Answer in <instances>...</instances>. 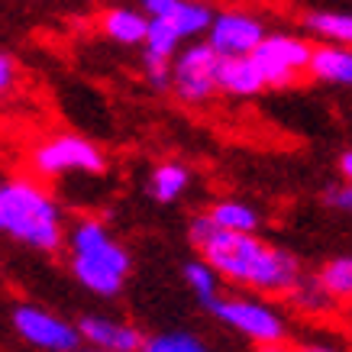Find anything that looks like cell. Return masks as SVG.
<instances>
[{
	"instance_id": "1",
	"label": "cell",
	"mask_w": 352,
	"mask_h": 352,
	"mask_svg": "<svg viewBox=\"0 0 352 352\" xmlns=\"http://www.w3.org/2000/svg\"><path fill=\"white\" fill-rule=\"evenodd\" d=\"M191 239L201 245L207 265L217 268L220 275L262 291H298V262L281 249L258 243L252 233L220 230V226L210 223V217L204 214L197 220H191Z\"/></svg>"
},
{
	"instance_id": "2",
	"label": "cell",
	"mask_w": 352,
	"mask_h": 352,
	"mask_svg": "<svg viewBox=\"0 0 352 352\" xmlns=\"http://www.w3.org/2000/svg\"><path fill=\"white\" fill-rule=\"evenodd\" d=\"M0 233H10L36 249H58V207L32 182L0 184Z\"/></svg>"
},
{
	"instance_id": "3",
	"label": "cell",
	"mask_w": 352,
	"mask_h": 352,
	"mask_svg": "<svg viewBox=\"0 0 352 352\" xmlns=\"http://www.w3.org/2000/svg\"><path fill=\"white\" fill-rule=\"evenodd\" d=\"M249 55L258 65L262 81L268 87H285L307 72L310 45L300 39H291V36H262Z\"/></svg>"
},
{
	"instance_id": "4",
	"label": "cell",
	"mask_w": 352,
	"mask_h": 352,
	"mask_svg": "<svg viewBox=\"0 0 352 352\" xmlns=\"http://www.w3.org/2000/svg\"><path fill=\"white\" fill-rule=\"evenodd\" d=\"M217 58L214 45H191L175 65V91L184 104H204L217 94Z\"/></svg>"
},
{
	"instance_id": "5",
	"label": "cell",
	"mask_w": 352,
	"mask_h": 352,
	"mask_svg": "<svg viewBox=\"0 0 352 352\" xmlns=\"http://www.w3.org/2000/svg\"><path fill=\"white\" fill-rule=\"evenodd\" d=\"M32 168L39 175L62 171H104V155L81 136H58L32 152Z\"/></svg>"
},
{
	"instance_id": "6",
	"label": "cell",
	"mask_w": 352,
	"mask_h": 352,
	"mask_svg": "<svg viewBox=\"0 0 352 352\" xmlns=\"http://www.w3.org/2000/svg\"><path fill=\"white\" fill-rule=\"evenodd\" d=\"M223 323H230L233 330L245 333L249 340L258 342H281L285 340V323L272 307L265 304H252V300H220L214 298L210 307Z\"/></svg>"
},
{
	"instance_id": "7",
	"label": "cell",
	"mask_w": 352,
	"mask_h": 352,
	"mask_svg": "<svg viewBox=\"0 0 352 352\" xmlns=\"http://www.w3.org/2000/svg\"><path fill=\"white\" fill-rule=\"evenodd\" d=\"M13 327L26 342L39 346V349L52 352H72L81 346V333L68 323L55 320L52 314H45L39 307H16L13 314Z\"/></svg>"
},
{
	"instance_id": "8",
	"label": "cell",
	"mask_w": 352,
	"mask_h": 352,
	"mask_svg": "<svg viewBox=\"0 0 352 352\" xmlns=\"http://www.w3.org/2000/svg\"><path fill=\"white\" fill-rule=\"evenodd\" d=\"M207 30H210V45L217 55H249L265 36L262 23L243 13H220L217 20H210Z\"/></svg>"
},
{
	"instance_id": "9",
	"label": "cell",
	"mask_w": 352,
	"mask_h": 352,
	"mask_svg": "<svg viewBox=\"0 0 352 352\" xmlns=\"http://www.w3.org/2000/svg\"><path fill=\"white\" fill-rule=\"evenodd\" d=\"M72 249H75V258L107 265V268H113V272H120V275L129 272V256L110 239L107 230L100 223H94V220L78 223V230L72 233Z\"/></svg>"
},
{
	"instance_id": "10",
	"label": "cell",
	"mask_w": 352,
	"mask_h": 352,
	"mask_svg": "<svg viewBox=\"0 0 352 352\" xmlns=\"http://www.w3.org/2000/svg\"><path fill=\"white\" fill-rule=\"evenodd\" d=\"M265 87L252 55H220L217 58V91H230L236 97H252Z\"/></svg>"
},
{
	"instance_id": "11",
	"label": "cell",
	"mask_w": 352,
	"mask_h": 352,
	"mask_svg": "<svg viewBox=\"0 0 352 352\" xmlns=\"http://www.w3.org/2000/svg\"><path fill=\"white\" fill-rule=\"evenodd\" d=\"M78 333H81V340L94 342L100 349H113V352H133L146 342L139 330L110 323V320H104V317H85L81 327H78Z\"/></svg>"
},
{
	"instance_id": "12",
	"label": "cell",
	"mask_w": 352,
	"mask_h": 352,
	"mask_svg": "<svg viewBox=\"0 0 352 352\" xmlns=\"http://www.w3.org/2000/svg\"><path fill=\"white\" fill-rule=\"evenodd\" d=\"M307 72L320 81H333V85H352V55L349 49L340 45H320L310 49Z\"/></svg>"
},
{
	"instance_id": "13",
	"label": "cell",
	"mask_w": 352,
	"mask_h": 352,
	"mask_svg": "<svg viewBox=\"0 0 352 352\" xmlns=\"http://www.w3.org/2000/svg\"><path fill=\"white\" fill-rule=\"evenodd\" d=\"M165 20L175 26V32L178 36H197V32H204L207 26H210V10L204 7V3H191V0H175L171 3V10L165 13Z\"/></svg>"
},
{
	"instance_id": "14",
	"label": "cell",
	"mask_w": 352,
	"mask_h": 352,
	"mask_svg": "<svg viewBox=\"0 0 352 352\" xmlns=\"http://www.w3.org/2000/svg\"><path fill=\"white\" fill-rule=\"evenodd\" d=\"M210 223L220 226V230H230V233H256L258 226V217L252 207H245V204H217L214 210H210Z\"/></svg>"
},
{
	"instance_id": "15",
	"label": "cell",
	"mask_w": 352,
	"mask_h": 352,
	"mask_svg": "<svg viewBox=\"0 0 352 352\" xmlns=\"http://www.w3.org/2000/svg\"><path fill=\"white\" fill-rule=\"evenodd\" d=\"M146 16H139L133 10H110L104 16V32L113 36L117 43H126V45H136L142 43V36H146Z\"/></svg>"
},
{
	"instance_id": "16",
	"label": "cell",
	"mask_w": 352,
	"mask_h": 352,
	"mask_svg": "<svg viewBox=\"0 0 352 352\" xmlns=\"http://www.w3.org/2000/svg\"><path fill=\"white\" fill-rule=\"evenodd\" d=\"M142 43H146V52L162 55V58H171L175 49H178V43H182V36L175 32V26H171L165 16H152V20L146 23Z\"/></svg>"
},
{
	"instance_id": "17",
	"label": "cell",
	"mask_w": 352,
	"mask_h": 352,
	"mask_svg": "<svg viewBox=\"0 0 352 352\" xmlns=\"http://www.w3.org/2000/svg\"><path fill=\"white\" fill-rule=\"evenodd\" d=\"M184 188H188V171H184L182 165H162V168H155V175H152V194L165 204L175 201Z\"/></svg>"
},
{
	"instance_id": "18",
	"label": "cell",
	"mask_w": 352,
	"mask_h": 352,
	"mask_svg": "<svg viewBox=\"0 0 352 352\" xmlns=\"http://www.w3.org/2000/svg\"><path fill=\"white\" fill-rule=\"evenodd\" d=\"M320 285L330 298H349V291H352V262L349 258H333L330 265L323 268Z\"/></svg>"
},
{
	"instance_id": "19",
	"label": "cell",
	"mask_w": 352,
	"mask_h": 352,
	"mask_svg": "<svg viewBox=\"0 0 352 352\" xmlns=\"http://www.w3.org/2000/svg\"><path fill=\"white\" fill-rule=\"evenodd\" d=\"M307 26L314 32L327 36V39H336V43H349L352 39V20L342 16V13H310Z\"/></svg>"
},
{
	"instance_id": "20",
	"label": "cell",
	"mask_w": 352,
	"mask_h": 352,
	"mask_svg": "<svg viewBox=\"0 0 352 352\" xmlns=\"http://www.w3.org/2000/svg\"><path fill=\"white\" fill-rule=\"evenodd\" d=\"M184 278H188V285H191L194 294L201 298L204 307H210V300H214V288H217L214 268L207 265V262H188V265H184Z\"/></svg>"
},
{
	"instance_id": "21",
	"label": "cell",
	"mask_w": 352,
	"mask_h": 352,
	"mask_svg": "<svg viewBox=\"0 0 352 352\" xmlns=\"http://www.w3.org/2000/svg\"><path fill=\"white\" fill-rule=\"evenodd\" d=\"M142 346L149 352H204V342L191 333H165V336H155Z\"/></svg>"
},
{
	"instance_id": "22",
	"label": "cell",
	"mask_w": 352,
	"mask_h": 352,
	"mask_svg": "<svg viewBox=\"0 0 352 352\" xmlns=\"http://www.w3.org/2000/svg\"><path fill=\"white\" fill-rule=\"evenodd\" d=\"M146 75H149L152 87H168V85H171L168 58H162V55H152V52H146Z\"/></svg>"
},
{
	"instance_id": "23",
	"label": "cell",
	"mask_w": 352,
	"mask_h": 352,
	"mask_svg": "<svg viewBox=\"0 0 352 352\" xmlns=\"http://www.w3.org/2000/svg\"><path fill=\"white\" fill-rule=\"evenodd\" d=\"M13 75H16V65H13V58H10V55H0V94H3V91H10Z\"/></svg>"
},
{
	"instance_id": "24",
	"label": "cell",
	"mask_w": 352,
	"mask_h": 352,
	"mask_svg": "<svg viewBox=\"0 0 352 352\" xmlns=\"http://www.w3.org/2000/svg\"><path fill=\"white\" fill-rule=\"evenodd\" d=\"M327 204L340 207V210H349L352 207V191L349 188H330V191H327Z\"/></svg>"
},
{
	"instance_id": "25",
	"label": "cell",
	"mask_w": 352,
	"mask_h": 352,
	"mask_svg": "<svg viewBox=\"0 0 352 352\" xmlns=\"http://www.w3.org/2000/svg\"><path fill=\"white\" fill-rule=\"evenodd\" d=\"M171 3H175V0H142V7H146L152 16H165V13L171 10Z\"/></svg>"
},
{
	"instance_id": "26",
	"label": "cell",
	"mask_w": 352,
	"mask_h": 352,
	"mask_svg": "<svg viewBox=\"0 0 352 352\" xmlns=\"http://www.w3.org/2000/svg\"><path fill=\"white\" fill-rule=\"evenodd\" d=\"M340 171L349 178L352 175V152H342V159H340Z\"/></svg>"
}]
</instances>
